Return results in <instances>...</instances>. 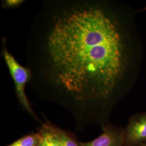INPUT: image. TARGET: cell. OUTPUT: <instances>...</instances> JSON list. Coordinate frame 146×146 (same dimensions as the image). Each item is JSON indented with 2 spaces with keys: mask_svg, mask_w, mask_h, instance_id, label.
Segmentation results:
<instances>
[{
  "mask_svg": "<svg viewBox=\"0 0 146 146\" xmlns=\"http://www.w3.org/2000/svg\"><path fill=\"white\" fill-rule=\"evenodd\" d=\"M132 11L110 1H44L27 44L32 89L80 125L107 123L141 58Z\"/></svg>",
  "mask_w": 146,
  "mask_h": 146,
  "instance_id": "cell-1",
  "label": "cell"
},
{
  "mask_svg": "<svg viewBox=\"0 0 146 146\" xmlns=\"http://www.w3.org/2000/svg\"><path fill=\"white\" fill-rule=\"evenodd\" d=\"M1 54L14 82L15 93L19 104L24 110L37 120V117L31 108L30 101L25 92L27 84L31 82L33 77L31 69L28 66H22L9 52L7 46V38L5 37L2 39Z\"/></svg>",
  "mask_w": 146,
  "mask_h": 146,
  "instance_id": "cell-2",
  "label": "cell"
},
{
  "mask_svg": "<svg viewBox=\"0 0 146 146\" xmlns=\"http://www.w3.org/2000/svg\"><path fill=\"white\" fill-rule=\"evenodd\" d=\"M124 146H135L146 142V113L131 116L123 129Z\"/></svg>",
  "mask_w": 146,
  "mask_h": 146,
  "instance_id": "cell-3",
  "label": "cell"
},
{
  "mask_svg": "<svg viewBox=\"0 0 146 146\" xmlns=\"http://www.w3.org/2000/svg\"><path fill=\"white\" fill-rule=\"evenodd\" d=\"M81 146H124L123 129L108 123L102 125V133L97 138L87 142H81Z\"/></svg>",
  "mask_w": 146,
  "mask_h": 146,
  "instance_id": "cell-4",
  "label": "cell"
},
{
  "mask_svg": "<svg viewBox=\"0 0 146 146\" xmlns=\"http://www.w3.org/2000/svg\"><path fill=\"white\" fill-rule=\"evenodd\" d=\"M46 122L54 135L56 136L62 146H81V142L78 141L76 136L69 131L54 125L48 120H46Z\"/></svg>",
  "mask_w": 146,
  "mask_h": 146,
  "instance_id": "cell-5",
  "label": "cell"
},
{
  "mask_svg": "<svg viewBox=\"0 0 146 146\" xmlns=\"http://www.w3.org/2000/svg\"><path fill=\"white\" fill-rule=\"evenodd\" d=\"M38 132L41 136V141L39 146H62L46 122L42 125Z\"/></svg>",
  "mask_w": 146,
  "mask_h": 146,
  "instance_id": "cell-6",
  "label": "cell"
},
{
  "mask_svg": "<svg viewBox=\"0 0 146 146\" xmlns=\"http://www.w3.org/2000/svg\"><path fill=\"white\" fill-rule=\"evenodd\" d=\"M41 141V136L38 132L22 136L7 146H39Z\"/></svg>",
  "mask_w": 146,
  "mask_h": 146,
  "instance_id": "cell-7",
  "label": "cell"
},
{
  "mask_svg": "<svg viewBox=\"0 0 146 146\" xmlns=\"http://www.w3.org/2000/svg\"><path fill=\"white\" fill-rule=\"evenodd\" d=\"M25 2L23 0H3L2 1V7L5 9H15L19 8Z\"/></svg>",
  "mask_w": 146,
  "mask_h": 146,
  "instance_id": "cell-8",
  "label": "cell"
},
{
  "mask_svg": "<svg viewBox=\"0 0 146 146\" xmlns=\"http://www.w3.org/2000/svg\"><path fill=\"white\" fill-rule=\"evenodd\" d=\"M146 146V142L142 143H141V144L138 145H137V146Z\"/></svg>",
  "mask_w": 146,
  "mask_h": 146,
  "instance_id": "cell-9",
  "label": "cell"
},
{
  "mask_svg": "<svg viewBox=\"0 0 146 146\" xmlns=\"http://www.w3.org/2000/svg\"><path fill=\"white\" fill-rule=\"evenodd\" d=\"M146 11V7L145 8H143L142 9H141V11H140V12H141V11Z\"/></svg>",
  "mask_w": 146,
  "mask_h": 146,
  "instance_id": "cell-10",
  "label": "cell"
}]
</instances>
